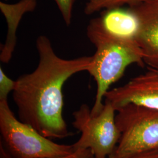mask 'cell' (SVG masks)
I'll return each instance as SVG.
<instances>
[{"label":"cell","mask_w":158,"mask_h":158,"mask_svg":"<svg viewBox=\"0 0 158 158\" xmlns=\"http://www.w3.org/2000/svg\"><path fill=\"white\" fill-rule=\"evenodd\" d=\"M16 81L10 79L4 72L2 68H0V101L8 100L10 93L14 90Z\"/></svg>","instance_id":"8fae6325"},{"label":"cell","mask_w":158,"mask_h":158,"mask_svg":"<svg viewBox=\"0 0 158 158\" xmlns=\"http://www.w3.org/2000/svg\"><path fill=\"white\" fill-rule=\"evenodd\" d=\"M115 115L116 110L107 102L96 115H91L87 105L82 104L73 114V126L81 133L79 140L73 144L74 150L89 149L94 158L110 156L120 138Z\"/></svg>","instance_id":"5b68a950"},{"label":"cell","mask_w":158,"mask_h":158,"mask_svg":"<svg viewBox=\"0 0 158 158\" xmlns=\"http://www.w3.org/2000/svg\"><path fill=\"white\" fill-rule=\"evenodd\" d=\"M1 144L12 158H55L74 152L73 145L54 142L18 119L8 100L0 101Z\"/></svg>","instance_id":"3957f363"},{"label":"cell","mask_w":158,"mask_h":158,"mask_svg":"<svg viewBox=\"0 0 158 158\" xmlns=\"http://www.w3.org/2000/svg\"><path fill=\"white\" fill-rule=\"evenodd\" d=\"M130 7L139 21L136 42L144 62L148 69L158 70V0H147Z\"/></svg>","instance_id":"52a82bcc"},{"label":"cell","mask_w":158,"mask_h":158,"mask_svg":"<svg viewBox=\"0 0 158 158\" xmlns=\"http://www.w3.org/2000/svg\"><path fill=\"white\" fill-rule=\"evenodd\" d=\"M65 23L69 26L72 23L74 4L76 0H55Z\"/></svg>","instance_id":"7c38bea8"},{"label":"cell","mask_w":158,"mask_h":158,"mask_svg":"<svg viewBox=\"0 0 158 158\" xmlns=\"http://www.w3.org/2000/svg\"><path fill=\"white\" fill-rule=\"evenodd\" d=\"M145 74L108 91L104 98L117 111L129 104L158 110V75L148 69Z\"/></svg>","instance_id":"8992f818"},{"label":"cell","mask_w":158,"mask_h":158,"mask_svg":"<svg viewBox=\"0 0 158 158\" xmlns=\"http://www.w3.org/2000/svg\"><path fill=\"white\" fill-rule=\"evenodd\" d=\"M98 18L102 27L110 34L121 38L136 41L139 21L130 6L104 10Z\"/></svg>","instance_id":"9c48e42d"},{"label":"cell","mask_w":158,"mask_h":158,"mask_svg":"<svg viewBox=\"0 0 158 158\" xmlns=\"http://www.w3.org/2000/svg\"><path fill=\"white\" fill-rule=\"evenodd\" d=\"M132 158H158V148L149 152L142 153Z\"/></svg>","instance_id":"5bb4252c"},{"label":"cell","mask_w":158,"mask_h":158,"mask_svg":"<svg viewBox=\"0 0 158 158\" xmlns=\"http://www.w3.org/2000/svg\"><path fill=\"white\" fill-rule=\"evenodd\" d=\"M36 48L39 56L37 67L15 80L12 92L19 119L46 138H66L72 134L63 116V87L74 74L88 72L92 56L62 58L45 35L38 37Z\"/></svg>","instance_id":"6da1fadb"},{"label":"cell","mask_w":158,"mask_h":158,"mask_svg":"<svg viewBox=\"0 0 158 158\" xmlns=\"http://www.w3.org/2000/svg\"><path fill=\"white\" fill-rule=\"evenodd\" d=\"M37 6V0H21L15 4L0 2V10L6 18L7 34L4 44L1 48L0 60L8 63L11 60L17 45V32L23 16L33 12Z\"/></svg>","instance_id":"ba28073f"},{"label":"cell","mask_w":158,"mask_h":158,"mask_svg":"<svg viewBox=\"0 0 158 158\" xmlns=\"http://www.w3.org/2000/svg\"><path fill=\"white\" fill-rule=\"evenodd\" d=\"M147 0H87L84 12L90 15L104 10L122 6H135Z\"/></svg>","instance_id":"30bf717a"},{"label":"cell","mask_w":158,"mask_h":158,"mask_svg":"<svg viewBox=\"0 0 158 158\" xmlns=\"http://www.w3.org/2000/svg\"><path fill=\"white\" fill-rule=\"evenodd\" d=\"M152 69L153 71L155 73L157 74L158 75V70H156V69Z\"/></svg>","instance_id":"9a60e30c"},{"label":"cell","mask_w":158,"mask_h":158,"mask_svg":"<svg viewBox=\"0 0 158 158\" xmlns=\"http://www.w3.org/2000/svg\"><path fill=\"white\" fill-rule=\"evenodd\" d=\"M0 158H12L5 150L2 144L0 143ZM55 158H94L89 149L77 150L74 152L65 156Z\"/></svg>","instance_id":"4fadbf2b"},{"label":"cell","mask_w":158,"mask_h":158,"mask_svg":"<svg viewBox=\"0 0 158 158\" xmlns=\"http://www.w3.org/2000/svg\"><path fill=\"white\" fill-rule=\"evenodd\" d=\"M120 138L111 155L132 158L158 148V110L129 104L116 111Z\"/></svg>","instance_id":"277c9868"},{"label":"cell","mask_w":158,"mask_h":158,"mask_svg":"<svg viewBox=\"0 0 158 158\" xmlns=\"http://www.w3.org/2000/svg\"><path fill=\"white\" fill-rule=\"evenodd\" d=\"M86 32L96 48L88 72L97 85L95 102L91 109V115H96L104 107L103 100L110 86L121 79L127 68L133 64L143 68L145 63L136 41L110 34L102 27L98 17L91 20Z\"/></svg>","instance_id":"7a4b0ae2"},{"label":"cell","mask_w":158,"mask_h":158,"mask_svg":"<svg viewBox=\"0 0 158 158\" xmlns=\"http://www.w3.org/2000/svg\"><path fill=\"white\" fill-rule=\"evenodd\" d=\"M108 158H114V157L113 156V155H111L110 156H109Z\"/></svg>","instance_id":"2e32d148"}]
</instances>
